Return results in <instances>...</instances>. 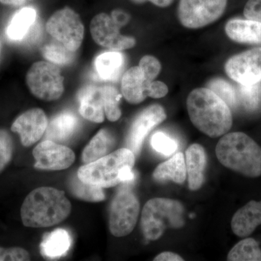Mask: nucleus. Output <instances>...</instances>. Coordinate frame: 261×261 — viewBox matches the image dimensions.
I'll use <instances>...</instances> for the list:
<instances>
[{"instance_id":"412c9836","label":"nucleus","mask_w":261,"mask_h":261,"mask_svg":"<svg viewBox=\"0 0 261 261\" xmlns=\"http://www.w3.org/2000/svg\"><path fill=\"white\" fill-rule=\"evenodd\" d=\"M70 245L71 238L68 231L58 228L45 234L40 245L41 253L47 258H59L68 253Z\"/></svg>"},{"instance_id":"0eeeda50","label":"nucleus","mask_w":261,"mask_h":261,"mask_svg":"<svg viewBox=\"0 0 261 261\" xmlns=\"http://www.w3.org/2000/svg\"><path fill=\"white\" fill-rule=\"evenodd\" d=\"M46 31L57 42L72 51L80 49L84 37V27L80 15L70 8L56 11L46 23Z\"/></svg>"},{"instance_id":"aec40b11","label":"nucleus","mask_w":261,"mask_h":261,"mask_svg":"<svg viewBox=\"0 0 261 261\" xmlns=\"http://www.w3.org/2000/svg\"><path fill=\"white\" fill-rule=\"evenodd\" d=\"M78 124V118L73 113H60L48 123L46 140L56 142H65L74 135Z\"/></svg>"},{"instance_id":"2f4dec72","label":"nucleus","mask_w":261,"mask_h":261,"mask_svg":"<svg viewBox=\"0 0 261 261\" xmlns=\"http://www.w3.org/2000/svg\"><path fill=\"white\" fill-rule=\"evenodd\" d=\"M151 145L156 152L166 156L174 153L178 148L176 141L163 132H157L152 136Z\"/></svg>"},{"instance_id":"5701e85b","label":"nucleus","mask_w":261,"mask_h":261,"mask_svg":"<svg viewBox=\"0 0 261 261\" xmlns=\"http://www.w3.org/2000/svg\"><path fill=\"white\" fill-rule=\"evenodd\" d=\"M116 145V139L107 129H101L89 142L82 152L84 164L94 162L110 153Z\"/></svg>"},{"instance_id":"473e14b6","label":"nucleus","mask_w":261,"mask_h":261,"mask_svg":"<svg viewBox=\"0 0 261 261\" xmlns=\"http://www.w3.org/2000/svg\"><path fill=\"white\" fill-rule=\"evenodd\" d=\"M239 93L246 108L255 109L261 101V85L260 83L252 85L240 84Z\"/></svg>"},{"instance_id":"1a4fd4ad","label":"nucleus","mask_w":261,"mask_h":261,"mask_svg":"<svg viewBox=\"0 0 261 261\" xmlns=\"http://www.w3.org/2000/svg\"><path fill=\"white\" fill-rule=\"evenodd\" d=\"M226 6L227 0H180L178 18L186 28H202L219 20Z\"/></svg>"},{"instance_id":"4468645a","label":"nucleus","mask_w":261,"mask_h":261,"mask_svg":"<svg viewBox=\"0 0 261 261\" xmlns=\"http://www.w3.org/2000/svg\"><path fill=\"white\" fill-rule=\"evenodd\" d=\"M47 117L40 108H32L17 117L11 130L20 137L24 147H31L40 140L48 126Z\"/></svg>"},{"instance_id":"cd10ccee","label":"nucleus","mask_w":261,"mask_h":261,"mask_svg":"<svg viewBox=\"0 0 261 261\" xmlns=\"http://www.w3.org/2000/svg\"><path fill=\"white\" fill-rule=\"evenodd\" d=\"M42 53L47 61L58 66L69 65L75 59V51L69 50L58 42L46 44L42 48Z\"/></svg>"},{"instance_id":"a211bd4d","label":"nucleus","mask_w":261,"mask_h":261,"mask_svg":"<svg viewBox=\"0 0 261 261\" xmlns=\"http://www.w3.org/2000/svg\"><path fill=\"white\" fill-rule=\"evenodd\" d=\"M149 83L140 67H132L122 77V94L130 104H140L147 97V91Z\"/></svg>"},{"instance_id":"6e6552de","label":"nucleus","mask_w":261,"mask_h":261,"mask_svg":"<svg viewBox=\"0 0 261 261\" xmlns=\"http://www.w3.org/2000/svg\"><path fill=\"white\" fill-rule=\"evenodd\" d=\"M138 198L132 191L122 190L111 202L110 209L109 228L116 238L127 236L137 225L140 215Z\"/></svg>"},{"instance_id":"20e7f679","label":"nucleus","mask_w":261,"mask_h":261,"mask_svg":"<svg viewBox=\"0 0 261 261\" xmlns=\"http://www.w3.org/2000/svg\"><path fill=\"white\" fill-rule=\"evenodd\" d=\"M135 154L128 148L114 151L79 168L77 176L85 183L101 188L116 187L123 182L133 181Z\"/></svg>"},{"instance_id":"4be33fe9","label":"nucleus","mask_w":261,"mask_h":261,"mask_svg":"<svg viewBox=\"0 0 261 261\" xmlns=\"http://www.w3.org/2000/svg\"><path fill=\"white\" fill-rule=\"evenodd\" d=\"M158 181L171 180L176 184H183L187 178L185 158L182 152H178L166 162L161 163L154 169L152 174Z\"/></svg>"},{"instance_id":"72a5a7b5","label":"nucleus","mask_w":261,"mask_h":261,"mask_svg":"<svg viewBox=\"0 0 261 261\" xmlns=\"http://www.w3.org/2000/svg\"><path fill=\"white\" fill-rule=\"evenodd\" d=\"M139 67L149 82H153L161 70V64L153 56H145L140 60Z\"/></svg>"},{"instance_id":"c756f323","label":"nucleus","mask_w":261,"mask_h":261,"mask_svg":"<svg viewBox=\"0 0 261 261\" xmlns=\"http://www.w3.org/2000/svg\"><path fill=\"white\" fill-rule=\"evenodd\" d=\"M105 113L110 121H118L121 116V111L119 108L121 94L116 87L111 85H104Z\"/></svg>"},{"instance_id":"f704fd0d","label":"nucleus","mask_w":261,"mask_h":261,"mask_svg":"<svg viewBox=\"0 0 261 261\" xmlns=\"http://www.w3.org/2000/svg\"><path fill=\"white\" fill-rule=\"evenodd\" d=\"M27 260H30V255L25 249L19 247L10 248L0 247V261Z\"/></svg>"},{"instance_id":"393cba45","label":"nucleus","mask_w":261,"mask_h":261,"mask_svg":"<svg viewBox=\"0 0 261 261\" xmlns=\"http://www.w3.org/2000/svg\"><path fill=\"white\" fill-rule=\"evenodd\" d=\"M36 19L37 11L34 8H24L18 10L13 15L7 29L8 38L14 41L23 39L35 23Z\"/></svg>"},{"instance_id":"a878e982","label":"nucleus","mask_w":261,"mask_h":261,"mask_svg":"<svg viewBox=\"0 0 261 261\" xmlns=\"http://www.w3.org/2000/svg\"><path fill=\"white\" fill-rule=\"evenodd\" d=\"M228 261H261V249L256 240L245 238L232 247L227 255Z\"/></svg>"},{"instance_id":"c9c22d12","label":"nucleus","mask_w":261,"mask_h":261,"mask_svg":"<svg viewBox=\"0 0 261 261\" xmlns=\"http://www.w3.org/2000/svg\"><path fill=\"white\" fill-rule=\"evenodd\" d=\"M244 15L249 20L261 23V0H249L245 5Z\"/></svg>"},{"instance_id":"2eb2a0df","label":"nucleus","mask_w":261,"mask_h":261,"mask_svg":"<svg viewBox=\"0 0 261 261\" xmlns=\"http://www.w3.org/2000/svg\"><path fill=\"white\" fill-rule=\"evenodd\" d=\"M81 116L94 123H102L105 120L104 86L91 84L86 86L78 94Z\"/></svg>"},{"instance_id":"f257e3e1","label":"nucleus","mask_w":261,"mask_h":261,"mask_svg":"<svg viewBox=\"0 0 261 261\" xmlns=\"http://www.w3.org/2000/svg\"><path fill=\"white\" fill-rule=\"evenodd\" d=\"M187 107L194 126L212 138L226 135L232 126L230 108L210 89L192 90L187 97Z\"/></svg>"},{"instance_id":"dca6fc26","label":"nucleus","mask_w":261,"mask_h":261,"mask_svg":"<svg viewBox=\"0 0 261 261\" xmlns=\"http://www.w3.org/2000/svg\"><path fill=\"white\" fill-rule=\"evenodd\" d=\"M261 225V201L251 200L239 209L231 219V227L239 238H247Z\"/></svg>"},{"instance_id":"f3484780","label":"nucleus","mask_w":261,"mask_h":261,"mask_svg":"<svg viewBox=\"0 0 261 261\" xmlns=\"http://www.w3.org/2000/svg\"><path fill=\"white\" fill-rule=\"evenodd\" d=\"M185 158L189 188L192 191H196L202 187L205 181L207 165L205 149L199 144H193L187 148Z\"/></svg>"},{"instance_id":"39448f33","label":"nucleus","mask_w":261,"mask_h":261,"mask_svg":"<svg viewBox=\"0 0 261 261\" xmlns=\"http://www.w3.org/2000/svg\"><path fill=\"white\" fill-rule=\"evenodd\" d=\"M185 207L178 200L168 198L151 199L146 202L141 216L144 237L150 241L159 240L167 228L185 226Z\"/></svg>"},{"instance_id":"b1692460","label":"nucleus","mask_w":261,"mask_h":261,"mask_svg":"<svg viewBox=\"0 0 261 261\" xmlns=\"http://www.w3.org/2000/svg\"><path fill=\"white\" fill-rule=\"evenodd\" d=\"M123 63L124 58L119 51H106L97 57L94 61V68L101 80L113 81L118 78Z\"/></svg>"},{"instance_id":"7c9ffc66","label":"nucleus","mask_w":261,"mask_h":261,"mask_svg":"<svg viewBox=\"0 0 261 261\" xmlns=\"http://www.w3.org/2000/svg\"><path fill=\"white\" fill-rule=\"evenodd\" d=\"M14 145L9 132L0 128V173L7 168L13 159Z\"/></svg>"},{"instance_id":"e433bc0d","label":"nucleus","mask_w":261,"mask_h":261,"mask_svg":"<svg viewBox=\"0 0 261 261\" xmlns=\"http://www.w3.org/2000/svg\"><path fill=\"white\" fill-rule=\"evenodd\" d=\"M168 88L166 84L162 82H152L149 83L147 88V97L159 99L164 97L168 94Z\"/></svg>"},{"instance_id":"79ce46f5","label":"nucleus","mask_w":261,"mask_h":261,"mask_svg":"<svg viewBox=\"0 0 261 261\" xmlns=\"http://www.w3.org/2000/svg\"><path fill=\"white\" fill-rule=\"evenodd\" d=\"M0 50H1V44H0Z\"/></svg>"},{"instance_id":"7ed1b4c3","label":"nucleus","mask_w":261,"mask_h":261,"mask_svg":"<svg viewBox=\"0 0 261 261\" xmlns=\"http://www.w3.org/2000/svg\"><path fill=\"white\" fill-rule=\"evenodd\" d=\"M216 157L225 167L250 178L261 176V147L243 132L226 134L216 147Z\"/></svg>"},{"instance_id":"4c0bfd02","label":"nucleus","mask_w":261,"mask_h":261,"mask_svg":"<svg viewBox=\"0 0 261 261\" xmlns=\"http://www.w3.org/2000/svg\"><path fill=\"white\" fill-rule=\"evenodd\" d=\"M111 18L120 27L126 25L130 20V16L128 13L121 10H114L111 13Z\"/></svg>"},{"instance_id":"9b49d317","label":"nucleus","mask_w":261,"mask_h":261,"mask_svg":"<svg viewBox=\"0 0 261 261\" xmlns=\"http://www.w3.org/2000/svg\"><path fill=\"white\" fill-rule=\"evenodd\" d=\"M228 77L241 85L261 82V47L254 48L230 58L224 66Z\"/></svg>"},{"instance_id":"ddd939ff","label":"nucleus","mask_w":261,"mask_h":261,"mask_svg":"<svg viewBox=\"0 0 261 261\" xmlns=\"http://www.w3.org/2000/svg\"><path fill=\"white\" fill-rule=\"evenodd\" d=\"M166 117L164 108L160 105H152L144 109L136 117L130 126L126 138L127 148L135 155L140 153L145 137L154 127L164 121Z\"/></svg>"},{"instance_id":"423d86ee","label":"nucleus","mask_w":261,"mask_h":261,"mask_svg":"<svg viewBox=\"0 0 261 261\" xmlns=\"http://www.w3.org/2000/svg\"><path fill=\"white\" fill-rule=\"evenodd\" d=\"M25 82L34 97L42 100H58L64 92V78L58 65L38 61L27 71Z\"/></svg>"},{"instance_id":"a19ab883","label":"nucleus","mask_w":261,"mask_h":261,"mask_svg":"<svg viewBox=\"0 0 261 261\" xmlns=\"http://www.w3.org/2000/svg\"><path fill=\"white\" fill-rule=\"evenodd\" d=\"M31 0H0V3L8 6H20Z\"/></svg>"},{"instance_id":"f03ea898","label":"nucleus","mask_w":261,"mask_h":261,"mask_svg":"<svg viewBox=\"0 0 261 261\" xmlns=\"http://www.w3.org/2000/svg\"><path fill=\"white\" fill-rule=\"evenodd\" d=\"M71 208L64 192L53 187H39L25 197L20 216L27 227H50L65 221L70 216Z\"/></svg>"},{"instance_id":"bb28decb","label":"nucleus","mask_w":261,"mask_h":261,"mask_svg":"<svg viewBox=\"0 0 261 261\" xmlns=\"http://www.w3.org/2000/svg\"><path fill=\"white\" fill-rule=\"evenodd\" d=\"M69 190L72 195L79 200L98 202L106 199L102 188L85 183L80 180L78 176H74L70 180Z\"/></svg>"},{"instance_id":"6ab92c4d","label":"nucleus","mask_w":261,"mask_h":261,"mask_svg":"<svg viewBox=\"0 0 261 261\" xmlns=\"http://www.w3.org/2000/svg\"><path fill=\"white\" fill-rule=\"evenodd\" d=\"M225 32L233 42L261 44L260 22L249 19H233L225 25Z\"/></svg>"},{"instance_id":"9d476101","label":"nucleus","mask_w":261,"mask_h":261,"mask_svg":"<svg viewBox=\"0 0 261 261\" xmlns=\"http://www.w3.org/2000/svg\"><path fill=\"white\" fill-rule=\"evenodd\" d=\"M89 28L94 42L111 51L130 49L137 44L135 38L121 34V27L107 13L96 15L91 20Z\"/></svg>"},{"instance_id":"f8f14e48","label":"nucleus","mask_w":261,"mask_h":261,"mask_svg":"<svg viewBox=\"0 0 261 261\" xmlns=\"http://www.w3.org/2000/svg\"><path fill=\"white\" fill-rule=\"evenodd\" d=\"M33 156L36 160L34 168L42 171H63L71 166L75 159L69 147L48 140L36 146Z\"/></svg>"},{"instance_id":"ea45409f","label":"nucleus","mask_w":261,"mask_h":261,"mask_svg":"<svg viewBox=\"0 0 261 261\" xmlns=\"http://www.w3.org/2000/svg\"><path fill=\"white\" fill-rule=\"evenodd\" d=\"M135 4L140 5L143 4L145 3H151L155 5V6L160 7V8H166L172 4L174 0H130Z\"/></svg>"},{"instance_id":"58836bf2","label":"nucleus","mask_w":261,"mask_h":261,"mask_svg":"<svg viewBox=\"0 0 261 261\" xmlns=\"http://www.w3.org/2000/svg\"><path fill=\"white\" fill-rule=\"evenodd\" d=\"M154 261H183L184 259L178 254L171 252H163L154 257Z\"/></svg>"},{"instance_id":"c85d7f7f","label":"nucleus","mask_w":261,"mask_h":261,"mask_svg":"<svg viewBox=\"0 0 261 261\" xmlns=\"http://www.w3.org/2000/svg\"><path fill=\"white\" fill-rule=\"evenodd\" d=\"M207 88L212 90L227 104L229 108H235L238 104V96L232 85L221 79H214L207 84Z\"/></svg>"}]
</instances>
